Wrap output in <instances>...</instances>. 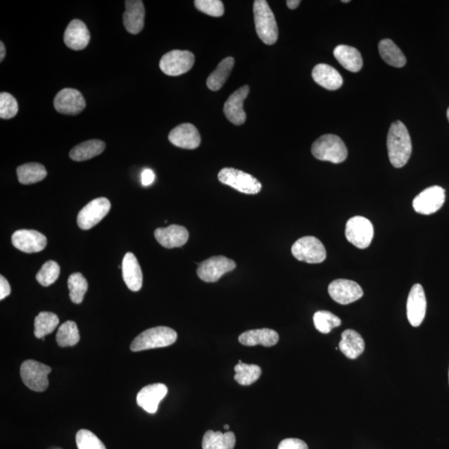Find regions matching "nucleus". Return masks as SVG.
I'll return each mask as SVG.
<instances>
[{
	"label": "nucleus",
	"mask_w": 449,
	"mask_h": 449,
	"mask_svg": "<svg viewBox=\"0 0 449 449\" xmlns=\"http://www.w3.org/2000/svg\"><path fill=\"white\" fill-rule=\"evenodd\" d=\"M389 161L393 167L401 168L407 164L412 154V141L409 131L400 121L393 122L387 137Z\"/></svg>",
	"instance_id": "obj_1"
},
{
	"label": "nucleus",
	"mask_w": 449,
	"mask_h": 449,
	"mask_svg": "<svg viewBox=\"0 0 449 449\" xmlns=\"http://www.w3.org/2000/svg\"><path fill=\"white\" fill-rule=\"evenodd\" d=\"M256 34L267 45L276 44L278 27L276 18L265 0H255L253 6Z\"/></svg>",
	"instance_id": "obj_2"
},
{
	"label": "nucleus",
	"mask_w": 449,
	"mask_h": 449,
	"mask_svg": "<svg viewBox=\"0 0 449 449\" xmlns=\"http://www.w3.org/2000/svg\"><path fill=\"white\" fill-rule=\"evenodd\" d=\"M177 340V334L173 329L158 327L146 329L134 339L130 350L139 352L146 350L163 348L173 345Z\"/></svg>",
	"instance_id": "obj_3"
},
{
	"label": "nucleus",
	"mask_w": 449,
	"mask_h": 449,
	"mask_svg": "<svg viewBox=\"0 0 449 449\" xmlns=\"http://www.w3.org/2000/svg\"><path fill=\"white\" fill-rule=\"evenodd\" d=\"M311 153L320 161L334 164L345 162L348 156L346 144L340 137L333 134L324 135L316 140L311 148Z\"/></svg>",
	"instance_id": "obj_4"
},
{
	"label": "nucleus",
	"mask_w": 449,
	"mask_h": 449,
	"mask_svg": "<svg viewBox=\"0 0 449 449\" xmlns=\"http://www.w3.org/2000/svg\"><path fill=\"white\" fill-rule=\"evenodd\" d=\"M218 179L223 184L230 186L245 194H258L263 187L256 178L235 168L222 169L218 174Z\"/></svg>",
	"instance_id": "obj_5"
},
{
	"label": "nucleus",
	"mask_w": 449,
	"mask_h": 449,
	"mask_svg": "<svg viewBox=\"0 0 449 449\" xmlns=\"http://www.w3.org/2000/svg\"><path fill=\"white\" fill-rule=\"evenodd\" d=\"M292 255L298 260L309 264L322 263L327 259V251L322 242L315 236H304L291 247Z\"/></svg>",
	"instance_id": "obj_6"
},
{
	"label": "nucleus",
	"mask_w": 449,
	"mask_h": 449,
	"mask_svg": "<svg viewBox=\"0 0 449 449\" xmlns=\"http://www.w3.org/2000/svg\"><path fill=\"white\" fill-rule=\"evenodd\" d=\"M51 370L49 366L39 363L38 361L26 360L21 365V379L31 391L43 392L49 386L48 375Z\"/></svg>",
	"instance_id": "obj_7"
},
{
	"label": "nucleus",
	"mask_w": 449,
	"mask_h": 449,
	"mask_svg": "<svg viewBox=\"0 0 449 449\" xmlns=\"http://www.w3.org/2000/svg\"><path fill=\"white\" fill-rule=\"evenodd\" d=\"M346 236L357 248H367L374 238L373 224L364 217H352L346 223Z\"/></svg>",
	"instance_id": "obj_8"
},
{
	"label": "nucleus",
	"mask_w": 449,
	"mask_h": 449,
	"mask_svg": "<svg viewBox=\"0 0 449 449\" xmlns=\"http://www.w3.org/2000/svg\"><path fill=\"white\" fill-rule=\"evenodd\" d=\"M236 267L235 261L226 256L216 255L200 263L196 274L201 281L213 283L219 281L224 274L232 272Z\"/></svg>",
	"instance_id": "obj_9"
},
{
	"label": "nucleus",
	"mask_w": 449,
	"mask_h": 449,
	"mask_svg": "<svg viewBox=\"0 0 449 449\" xmlns=\"http://www.w3.org/2000/svg\"><path fill=\"white\" fill-rule=\"evenodd\" d=\"M194 63V53L186 50H172L163 55L159 66L165 75L175 77L184 75L191 70Z\"/></svg>",
	"instance_id": "obj_10"
},
{
	"label": "nucleus",
	"mask_w": 449,
	"mask_h": 449,
	"mask_svg": "<svg viewBox=\"0 0 449 449\" xmlns=\"http://www.w3.org/2000/svg\"><path fill=\"white\" fill-rule=\"evenodd\" d=\"M111 209L110 201L99 198L90 201L77 215V224L82 230H89L107 216Z\"/></svg>",
	"instance_id": "obj_11"
},
{
	"label": "nucleus",
	"mask_w": 449,
	"mask_h": 449,
	"mask_svg": "<svg viewBox=\"0 0 449 449\" xmlns=\"http://www.w3.org/2000/svg\"><path fill=\"white\" fill-rule=\"evenodd\" d=\"M445 199V190L443 187L430 186L416 196L413 201V208L419 214L431 215L443 207Z\"/></svg>",
	"instance_id": "obj_12"
},
{
	"label": "nucleus",
	"mask_w": 449,
	"mask_h": 449,
	"mask_svg": "<svg viewBox=\"0 0 449 449\" xmlns=\"http://www.w3.org/2000/svg\"><path fill=\"white\" fill-rule=\"evenodd\" d=\"M328 291L332 299L341 305H349L364 295L359 284L350 279H338L329 284Z\"/></svg>",
	"instance_id": "obj_13"
},
{
	"label": "nucleus",
	"mask_w": 449,
	"mask_h": 449,
	"mask_svg": "<svg viewBox=\"0 0 449 449\" xmlns=\"http://www.w3.org/2000/svg\"><path fill=\"white\" fill-rule=\"evenodd\" d=\"M427 301H426L424 288L420 284H415L411 288L407 301V317L412 327H419L423 323Z\"/></svg>",
	"instance_id": "obj_14"
},
{
	"label": "nucleus",
	"mask_w": 449,
	"mask_h": 449,
	"mask_svg": "<svg viewBox=\"0 0 449 449\" xmlns=\"http://www.w3.org/2000/svg\"><path fill=\"white\" fill-rule=\"evenodd\" d=\"M86 102L79 90L64 89L54 99V108L65 115H77L84 111Z\"/></svg>",
	"instance_id": "obj_15"
},
{
	"label": "nucleus",
	"mask_w": 449,
	"mask_h": 449,
	"mask_svg": "<svg viewBox=\"0 0 449 449\" xmlns=\"http://www.w3.org/2000/svg\"><path fill=\"white\" fill-rule=\"evenodd\" d=\"M249 91V86L241 87L239 89L234 91L224 105V115L233 125L240 126L244 125L246 122V114L243 108V105H244V101L248 96Z\"/></svg>",
	"instance_id": "obj_16"
},
{
	"label": "nucleus",
	"mask_w": 449,
	"mask_h": 449,
	"mask_svg": "<svg viewBox=\"0 0 449 449\" xmlns=\"http://www.w3.org/2000/svg\"><path fill=\"white\" fill-rule=\"evenodd\" d=\"M12 244L25 253H36L47 246V238L34 230H18L13 234Z\"/></svg>",
	"instance_id": "obj_17"
},
{
	"label": "nucleus",
	"mask_w": 449,
	"mask_h": 449,
	"mask_svg": "<svg viewBox=\"0 0 449 449\" xmlns=\"http://www.w3.org/2000/svg\"><path fill=\"white\" fill-rule=\"evenodd\" d=\"M167 391V387L163 384H149L137 393V405L148 413L155 414Z\"/></svg>",
	"instance_id": "obj_18"
},
{
	"label": "nucleus",
	"mask_w": 449,
	"mask_h": 449,
	"mask_svg": "<svg viewBox=\"0 0 449 449\" xmlns=\"http://www.w3.org/2000/svg\"><path fill=\"white\" fill-rule=\"evenodd\" d=\"M169 141L178 148L194 150L201 144V136L198 129L191 123H183L174 128L169 134Z\"/></svg>",
	"instance_id": "obj_19"
},
{
	"label": "nucleus",
	"mask_w": 449,
	"mask_h": 449,
	"mask_svg": "<svg viewBox=\"0 0 449 449\" xmlns=\"http://www.w3.org/2000/svg\"><path fill=\"white\" fill-rule=\"evenodd\" d=\"M154 236L159 244L165 248L172 249L184 246L189 241V233L184 227L171 224L166 228H158Z\"/></svg>",
	"instance_id": "obj_20"
},
{
	"label": "nucleus",
	"mask_w": 449,
	"mask_h": 449,
	"mask_svg": "<svg viewBox=\"0 0 449 449\" xmlns=\"http://www.w3.org/2000/svg\"><path fill=\"white\" fill-rule=\"evenodd\" d=\"M90 39L88 27L80 20L71 21L63 36L64 43L68 48L76 51L84 49L89 45Z\"/></svg>",
	"instance_id": "obj_21"
},
{
	"label": "nucleus",
	"mask_w": 449,
	"mask_h": 449,
	"mask_svg": "<svg viewBox=\"0 0 449 449\" xmlns=\"http://www.w3.org/2000/svg\"><path fill=\"white\" fill-rule=\"evenodd\" d=\"M126 11L123 15V25L128 33L139 34L144 27L145 8L141 0H127Z\"/></svg>",
	"instance_id": "obj_22"
},
{
	"label": "nucleus",
	"mask_w": 449,
	"mask_h": 449,
	"mask_svg": "<svg viewBox=\"0 0 449 449\" xmlns=\"http://www.w3.org/2000/svg\"><path fill=\"white\" fill-rule=\"evenodd\" d=\"M122 277L132 291H139L143 286V272L134 254L127 252L122 260Z\"/></svg>",
	"instance_id": "obj_23"
},
{
	"label": "nucleus",
	"mask_w": 449,
	"mask_h": 449,
	"mask_svg": "<svg viewBox=\"0 0 449 449\" xmlns=\"http://www.w3.org/2000/svg\"><path fill=\"white\" fill-rule=\"evenodd\" d=\"M312 77L316 84L328 90H337L343 84L340 72L325 63H320L314 68Z\"/></svg>",
	"instance_id": "obj_24"
},
{
	"label": "nucleus",
	"mask_w": 449,
	"mask_h": 449,
	"mask_svg": "<svg viewBox=\"0 0 449 449\" xmlns=\"http://www.w3.org/2000/svg\"><path fill=\"white\" fill-rule=\"evenodd\" d=\"M278 341V333L270 329H251L242 333L239 336V342L246 346L261 345L272 347L276 346Z\"/></svg>",
	"instance_id": "obj_25"
},
{
	"label": "nucleus",
	"mask_w": 449,
	"mask_h": 449,
	"mask_svg": "<svg viewBox=\"0 0 449 449\" xmlns=\"http://www.w3.org/2000/svg\"><path fill=\"white\" fill-rule=\"evenodd\" d=\"M339 348L348 358L355 360L363 354L365 343L358 332L354 329H346L341 334V341Z\"/></svg>",
	"instance_id": "obj_26"
},
{
	"label": "nucleus",
	"mask_w": 449,
	"mask_h": 449,
	"mask_svg": "<svg viewBox=\"0 0 449 449\" xmlns=\"http://www.w3.org/2000/svg\"><path fill=\"white\" fill-rule=\"evenodd\" d=\"M334 57L348 71L357 72L363 67V58L358 49L351 46L339 45L334 50Z\"/></svg>",
	"instance_id": "obj_27"
},
{
	"label": "nucleus",
	"mask_w": 449,
	"mask_h": 449,
	"mask_svg": "<svg viewBox=\"0 0 449 449\" xmlns=\"http://www.w3.org/2000/svg\"><path fill=\"white\" fill-rule=\"evenodd\" d=\"M105 146H106V145H105L104 141L101 140L94 139L87 141L73 148L70 151V156L73 161H87V160L94 158L101 153H103Z\"/></svg>",
	"instance_id": "obj_28"
},
{
	"label": "nucleus",
	"mask_w": 449,
	"mask_h": 449,
	"mask_svg": "<svg viewBox=\"0 0 449 449\" xmlns=\"http://www.w3.org/2000/svg\"><path fill=\"white\" fill-rule=\"evenodd\" d=\"M379 52L383 61L388 65L402 68L406 64V58L391 39H383L379 44Z\"/></svg>",
	"instance_id": "obj_29"
},
{
	"label": "nucleus",
	"mask_w": 449,
	"mask_h": 449,
	"mask_svg": "<svg viewBox=\"0 0 449 449\" xmlns=\"http://www.w3.org/2000/svg\"><path fill=\"white\" fill-rule=\"evenodd\" d=\"M236 444V436L232 432L222 433L208 430L203 441V449H233Z\"/></svg>",
	"instance_id": "obj_30"
},
{
	"label": "nucleus",
	"mask_w": 449,
	"mask_h": 449,
	"mask_svg": "<svg viewBox=\"0 0 449 449\" xmlns=\"http://www.w3.org/2000/svg\"><path fill=\"white\" fill-rule=\"evenodd\" d=\"M18 182L21 184L30 185L43 181L47 177V171L42 164L26 163L17 168Z\"/></svg>",
	"instance_id": "obj_31"
},
{
	"label": "nucleus",
	"mask_w": 449,
	"mask_h": 449,
	"mask_svg": "<svg viewBox=\"0 0 449 449\" xmlns=\"http://www.w3.org/2000/svg\"><path fill=\"white\" fill-rule=\"evenodd\" d=\"M235 61L232 57L224 58L218 64L216 70L210 73L207 80L208 89L212 91L221 89L230 76Z\"/></svg>",
	"instance_id": "obj_32"
},
{
	"label": "nucleus",
	"mask_w": 449,
	"mask_h": 449,
	"mask_svg": "<svg viewBox=\"0 0 449 449\" xmlns=\"http://www.w3.org/2000/svg\"><path fill=\"white\" fill-rule=\"evenodd\" d=\"M59 320L57 315L52 312H40L34 320V336L44 339L57 328Z\"/></svg>",
	"instance_id": "obj_33"
},
{
	"label": "nucleus",
	"mask_w": 449,
	"mask_h": 449,
	"mask_svg": "<svg viewBox=\"0 0 449 449\" xmlns=\"http://www.w3.org/2000/svg\"><path fill=\"white\" fill-rule=\"evenodd\" d=\"M234 369L236 372L234 379L241 386H251L258 381L261 375V369L256 365L238 363Z\"/></svg>",
	"instance_id": "obj_34"
},
{
	"label": "nucleus",
	"mask_w": 449,
	"mask_h": 449,
	"mask_svg": "<svg viewBox=\"0 0 449 449\" xmlns=\"http://www.w3.org/2000/svg\"><path fill=\"white\" fill-rule=\"evenodd\" d=\"M80 336L77 324L73 322H66L59 327L56 341L61 347H70L80 342Z\"/></svg>",
	"instance_id": "obj_35"
},
{
	"label": "nucleus",
	"mask_w": 449,
	"mask_h": 449,
	"mask_svg": "<svg viewBox=\"0 0 449 449\" xmlns=\"http://www.w3.org/2000/svg\"><path fill=\"white\" fill-rule=\"evenodd\" d=\"M68 286L70 289V296L75 304H81L88 291L89 284L81 273H73L68 279Z\"/></svg>",
	"instance_id": "obj_36"
},
{
	"label": "nucleus",
	"mask_w": 449,
	"mask_h": 449,
	"mask_svg": "<svg viewBox=\"0 0 449 449\" xmlns=\"http://www.w3.org/2000/svg\"><path fill=\"white\" fill-rule=\"evenodd\" d=\"M313 320L315 329L322 334H329L334 328L341 324V320L327 310L317 311L314 315Z\"/></svg>",
	"instance_id": "obj_37"
},
{
	"label": "nucleus",
	"mask_w": 449,
	"mask_h": 449,
	"mask_svg": "<svg viewBox=\"0 0 449 449\" xmlns=\"http://www.w3.org/2000/svg\"><path fill=\"white\" fill-rule=\"evenodd\" d=\"M61 274V267L53 260H49L43 265L37 274L36 279L43 286H49L57 281Z\"/></svg>",
	"instance_id": "obj_38"
},
{
	"label": "nucleus",
	"mask_w": 449,
	"mask_h": 449,
	"mask_svg": "<svg viewBox=\"0 0 449 449\" xmlns=\"http://www.w3.org/2000/svg\"><path fill=\"white\" fill-rule=\"evenodd\" d=\"M76 443L79 449H107L93 432L87 429H81L77 433Z\"/></svg>",
	"instance_id": "obj_39"
},
{
	"label": "nucleus",
	"mask_w": 449,
	"mask_h": 449,
	"mask_svg": "<svg viewBox=\"0 0 449 449\" xmlns=\"http://www.w3.org/2000/svg\"><path fill=\"white\" fill-rule=\"evenodd\" d=\"M18 106L17 100L8 93L0 94V118L11 119L17 115Z\"/></svg>",
	"instance_id": "obj_40"
},
{
	"label": "nucleus",
	"mask_w": 449,
	"mask_h": 449,
	"mask_svg": "<svg viewBox=\"0 0 449 449\" xmlns=\"http://www.w3.org/2000/svg\"><path fill=\"white\" fill-rule=\"evenodd\" d=\"M195 6L201 12L213 17H221L224 15V6L220 0H196Z\"/></svg>",
	"instance_id": "obj_41"
},
{
	"label": "nucleus",
	"mask_w": 449,
	"mask_h": 449,
	"mask_svg": "<svg viewBox=\"0 0 449 449\" xmlns=\"http://www.w3.org/2000/svg\"><path fill=\"white\" fill-rule=\"evenodd\" d=\"M278 449H308V446L299 438H286L279 443Z\"/></svg>",
	"instance_id": "obj_42"
},
{
	"label": "nucleus",
	"mask_w": 449,
	"mask_h": 449,
	"mask_svg": "<svg viewBox=\"0 0 449 449\" xmlns=\"http://www.w3.org/2000/svg\"><path fill=\"white\" fill-rule=\"evenodd\" d=\"M11 287L8 282L3 276L0 277V300L6 299L7 296L11 295Z\"/></svg>",
	"instance_id": "obj_43"
},
{
	"label": "nucleus",
	"mask_w": 449,
	"mask_h": 449,
	"mask_svg": "<svg viewBox=\"0 0 449 449\" xmlns=\"http://www.w3.org/2000/svg\"><path fill=\"white\" fill-rule=\"evenodd\" d=\"M155 180V174L151 169H145L141 172V184L144 186L152 185Z\"/></svg>",
	"instance_id": "obj_44"
},
{
	"label": "nucleus",
	"mask_w": 449,
	"mask_h": 449,
	"mask_svg": "<svg viewBox=\"0 0 449 449\" xmlns=\"http://www.w3.org/2000/svg\"><path fill=\"white\" fill-rule=\"evenodd\" d=\"M301 3V1H300V0H288V1H286L288 8L291 9H296L300 6Z\"/></svg>",
	"instance_id": "obj_45"
},
{
	"label": "nucleus",
	"mask_w": 449,
	"mask_h": 449,
	"mask_svg": "<svg viewBox=\"0 0 449 449\" xmlns=\"http://www.w3.org/2000/svg\"><path fill=\"white\" fill-rule=\"evenodd\" d=\"M6 46H4V43H0V61H3L4 57H6Z\"/></svg>",
	"instance_id": "obj_46"
},
{
	"label": "nucleus",
	"mask_w": 449,
	"mask_h": 449,
	"mask_svg": "<svg viewBox=\"0 0 449 449\" xmlns=\"http://www.w3.org/2000/svg\"><path fill=\"white\" fill-rule=\"evenodd\" d=\"M224 429L228 430L229 429V425L226 424L224 426Z\"/></svg>",
	"instance_id": "obj_47"
},
{
	"label": "nucleus",
	"mask_w": 449,
	"mask_h": 449,
	"mask_svg": "<svg viewBox=\"0 0 449 449\" xmlns=\"http://www.w3.org/2000/svg\"><path fill=\"white\" fill-rule=\"evenodd\" d=\"M447 117H448V122H449V108H448V111H447Z\"/></svg>",
	"instance_id": "obj_48"
},
{
	"label": "nucleus",
	"mask_w": 449,
	"mask_h": 449,
	"mask_svg": "<svg viewBox=\"0 0 449 449\" xmlns=\"http://www.w3.org/2000/svg\"><path fill=\"white\" fill-rule=\"evenodd\" d=\"M349 0H343V1H342V3H349Z\"/></svg>",
	"instance_id": "obj_49"
},
{
	"label": "nucleus",
	"mask_w": 449,
	"mask_h": 449,
	"mask_svg": "<svg viewBox=\"0 0 449 449\" xmlns=\"http://www.w3.org/2000/svg\"><path fill=\"white\" fill-rule=\"evenodd\" d=\"M448 380H449V372H448Z\"/></svg>",
	"instance_id": "obj_50"
}]
</instances>
